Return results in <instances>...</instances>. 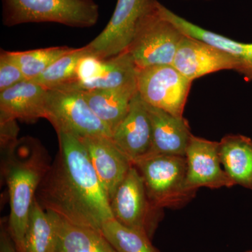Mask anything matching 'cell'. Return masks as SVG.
Masks as SVG:
<instances>
[{"instance_id":"cell-15","label":"cell","mask_w":252,"mask_h":252,"mask_svg":"<svg viewBox=\"0 0 252 252\" xmlns=\"http://www.w3.org/2000/svg\"><path fill=\"white\" fill-rule=\"evenodd\" d=\"M146 104L152 128V147L147 155L185 157L192 135L188 122L184 117H175Z\"/></svg>"},{"instance_id":"cell-9","label":"cell","mask_w":252,"mask_h":252,"mask_svg":"<svg viewBox=\"0 0 252 252\" xmlns=\"http://www.w3.org/2000/svg\"><path fill=\"white\" fill-rule=\"evenodd\" d=\"M151 0H118L108 24L97 37L86 45L93 56L108 59L126 51L137 24Z\"/></svg>"},{"instance_id":"cell-27","label":"cell","mask_w":252,"mask_h":252,"mask_svg":"<svg viewBox=\"0 0 252 252\" xmlns=\"http://www.w3.org/2000/svg\"><path fill=\"white\" fill-rule=\"evenodd\" d=\"M104 67V60L91 54L80 60L77 68V81H87L98 77Z\"/></svg>"},{"instance_id":"cell-19","label":"cell","mask_w":252,"mask_h":252,"mask_svg":"<svg viewBox=\"0 0 252 252\" xmlns=\"http://www.w3.org/2000/svg\"><path fill=\"white\" fill-rule=\"evenodd\" d=\"M49 212L52 215L56 225V252H117L101 230L74 224L53 212Z\"/></svg>"},{"instance_id":"cell-1","label":"cell","mask_w":252,"mask_h":252,"mask_svg":"<svg viewBox=\"0 0 252 252\" xmlns=\"http://www.w3.org/2000/svg\"><path fill=\"white\" fill-rule=\"evenodd\" d=\"M59 150L36 190L46 211L74 224L101 230L114 219L110 202L80 137L57 132Z\"/></svg>"},{"instance_id":"cell-5","label":"cell","mask_w":252,"mask_h":252,"mask_svg":"<svg viewBox=\"0 0 252 252\" xmlns=\"http://www.w3.org/2000/svg\"><path fill=\"white\" fill-rule=\"evenodd\" d=\"M185 34L164 18L157 0L150 2L141 17L127 51L137 69L172 64Z\"/></svg>"},{"instance_id":"cell-22","label":"cell","mask_w":252,"mask_h":252,"mask_svg":"<svg viewBox=\"0 0 252 252\" xmlns=\"http://www.w3.org/2000/svg\"><path fill=\"white\" fill-rule=\"evenodd\" d=\"M101 231L117 252H160L148 235L122 224L115 219L105 222Z\"/></svg>"},{"instance_id":"cell-10","label":"cell","mask_w":252,"mask_h":252,"mask_svg":"<svg viewBox=\"0 0 252 252\" xmlns=\"http://www.w3.org/2000/svg\"><path fill=\"white\" fill-rule=\"evenodd\" d=\"M187 186L191 190L200 187L220 189L235 186L220 162L219 142L191 135L185 155Z\"/></svg>"},{"instance_id":"cell-4","label":"cell","mask_w":252,"mask_h":252,"mask_svg":"<svg viewBox=\"0 0 252 252\" xmlns=\"http://www.w3.org/2000/svg\"><path fill=\"white\" fill-rule=\"evenodd\" d=\"M151 203L158 210L183 206L196 190L187 186V159L182 156L147 155L134 162Z\"/></svg>"},{"instance_id":"cell-21","label":"cell","mask_w":252,"mask_h":252,"mask_svg":"<svg viewBox=\"0 0 252 252\" xmlns=\"http://www.w3.org/2000/svg\"><path fill=\"white\" fill-rule=\"evenodd\" d=\"M57 234L52 215L34 199L30 213L24 252H56Z\"/></svg>"},{"instance_id":"cell-26","label":"cell","mask_w":252,"mask_h":252,"mask_svg":"<svg viewBox=\"0 0 252 252\" xmlns=\"http://www.w3.org/2000/svg\"><path fill=\"white\" fill-rule=\"evenodd\" d=\"M17 119L0 112V145L1 150L4 151L14 145L18 138L20 128Z\"/></svg>"},{"instance_id":"cell-8","label":"cell","mask_w":252,"mask_h":252,"mask_svg":"<svg viewBox=\"0 0 252 252\" xmlns=\"http://www.w3.org/2000/svg\"><path fill=\"white\" fill-rule=\"evenodd\" d=\"M114 219L122 224L152 238L160 220V210L151 203L143 179L132 164L125 180L110 200Z\"/></svg>"},{"instance_id":"cell-11","label":"cell","mask_w":252,"mask_h":252,"mask_svg":"<svg viewBox=\"0 0 252 252\" xmlns=\"http://www.w3.org/2000/svg\"><path fill=\"white\" fill-rule=\"evenodd\" d=\"M172 64L192 82L212 73L238 69L235 60L224 51L187 35L181 41Z\"/></svg>"},{"instance_id":"cell-17","label":"cell","mask_w":252,"mask_h":252,"mask_svg":"<svg viewBox=\"0 0 252 252\" xmlns=\"http://www.w3.org/2000/svg\"><path fill=\"white\" fill-rule=\"evenodd\" d=\"M137 92L136 81L116 89L82 93L91 109L113 135L128 113L131 102Z\"/></svg>"},{"instance_id":"cell-29","label":"cell","mask_w":252,"mask_h":252,"mask_svg":"<svg viewBox=\"0 0 252 252\" xmlns=\"http://www.w3.org/2000/svg\"><path fill=\"white\" fill-rule=\"evenodd\" d=\"M252 252V251H250V252Z\"/></svg>"},{"instance_id":"cell-14","label":"cell","mask_w":252,"mask_h":252,"mask_svg":"<svg viewBox=\"0 0 252 252\" xmlns=\"http://www.w3.org/2000/svg\"><path fill=\"white\" fill-rule=\"evenodd\" d=\"M158 7L162 16L175 25L185 35L205 41L231 56L238 64L236 72L247 81H252V43L240 42L204 29L176 14L159 1Z\"/></svg>"},{"instance_id":"cell-28","label":"cell","mask_w":252,"mask_h":252,"mask_svg":"<svg viewBox=\"0 0 252 252\" xmlns=\"http://www.w3.org/2000/svg\"><path fill=\"white\" fill-rule=\"evenodd\" d=\"M0 252H18L9 232L4 227L1 228L0 233Z\"/></svg>"},{"instance_id":"cell-6","label":"cell","mask_w":252,"mask_h":252,"mask_svg":"<svg viewBox=\"0 0 252 252\" xmlns=\"http://www.w3.org/2000/svg\"><path fill=\"white\" fill-rule=\"evenodd\" d=\"M45 119L56 132H69L80 138L88 136L112 137V131L95 115L81 91L48 90Z\"/></svg>"},{"instance_id":"cell-13","label":"cell","mask_w":252,"mask_h":252,"mask_svg":"<svg viewBox=\"0 0 252 252\" xmlns=\"http://www.w3.org/2000/svg\"><path fill=\"white\" fill-rule=\"evenodd\" d=\"M112 140L133 163L145 157L152 147V123L147 104L138 92L125 119L113 132Z\"/></svg>"},{"instance_id":"cell-12","label":"cell","mask_w":252,"mask_h":252,"mask_svg":"<svg viewBox=\"0 0 252 252\" xmlns=\"http://www.w3.org/2000/svg\"><path fill=\"white\" fill-rule=\"evenodd\" d=\"M88 155L109 202L122 185L132 162L114 143L112 137H81Z\"/></svg>"},{"instance_id":"cell-16","label":"cell","mask_w":252,"mask_h":252,"mask_svg":"<svg viewBox=\"0 0 252 252\" xmlns=\"http://www.w3.org/2000/svg\"><path fill=\"white\" fill-rule=\"evenodd\" d=\"M47 98V89L24 80L0 92V112L22 122H36L46 118Z\"/></svg>"},{"instance_id":"cell-25","label":"cell","mask_w":252,"mask_h":252,"mask_svg":"<svg viewBox=\"0 0 252 252\" xmlns=\"http://www.w3.org/2000/svg\"><path fill=\"white\" fill-rule=\"evenodd\" d=\"M26 80L21 68L10 51L1 50L0 54V92Z\"/></svg>"},{"instance_id":"cell-7","label":"cell","mask_w":252,"mask_h":252,"mask_svg":"<svg viewBox=\"0 0 252 252\" xmlns=\"http://www.w3.org/2000/svg\"><path fill=\"white\" fill-rule=\"evenodd\" d=\"M192 83L172 64L137 70V89L144 102L175 117H183Z\"/></svg>"},{"instance_id":"cell-24","label":"cell","mask_w":252,"mask_h":252,"mask_svg":"<svg viewBox=\"0 0 252 252\" xmlns=\"http://www.w3.org/2000/svg\"><path fill=\"white\" fill-rule=\"evenodd\" d=\"M74 48L56 46L26 51H10L22 71L25 79L32 81L39 77L58 59L71 52Z\"/></svg>"},{"instance_id":"cell-18","label":"cell","mask_w":252,"mask_h":252,"mask_svg":"<svg viewBox=\"0 0 252 252\" xmlns=\"http://www.w3.org/2000/svg\"><path fill=\"white\" fill-rule=\"evenodd\" d=\"M223 170L234 185L252 189V140L242 135H227L219 142Z\"/></svg>"},{"instance_id":"cell-3","label":"cell","mask_w":252,"mask_h":252,"mask_svg":"<svg viewBox=\"0 0 252 252\" xmlns=\"http://www.w3.org/2000/svg\"><path fill=\"white\" fill-rule=\"evenodd\" d=\"M2 22L7 27L33 23H56L72 28H91L97 23L94 0H1Z\"/></svg>"},{"instance_id":"cell-2","label":"cell","mask_w":252,"mask_h":252,"mask_svg":"<svg viewBox=\"0 0 252 252\" xmlns=\"http://www.w3.org/2000/svg\"><path fill=\"white\" fill-rule=\"evenodd\" d=\"M2 153L9 192L8 228L18 252H24L30 213L36 190L51 165L46 149L32 137H23Z\"/></svg>"},{"instance_id":"cell-20","label":"cell","mask_w":252,"mask_h":252,"mask_svg":"<svg viewBox=\"0 0 252 252\" xmlns=\"http://www.w3.org/2000/svg\"><path fill=\"white\" fill-rule=\"evenodd\" d=\"M137 69L130 53L124 52L104 60V67L98 77L87 81H76L56 89L90 91L116 89L137 81Z\"/></svg>"},{"instance_id":"cell-23","label":"cell","mask_w":252,"mask_h":252,"mask_svg":"<svg viewBox=\"0 0 252 252\" xmlns=\"http://www.w3.org/2000/svg\"><path fill=\"white\" fill-rule=\"evenodd\" d=\"M90 54L86 46L74 49L53 63L39 77L32 80L47 90L59 89L77 81V68L84 56Z\"/></svg>"}]
</instances>
